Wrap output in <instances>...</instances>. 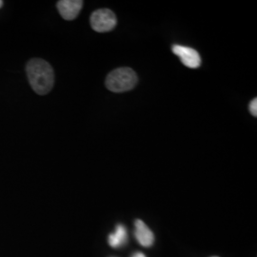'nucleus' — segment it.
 Instances as JSON below:
<instances>
[{"label": "nucleus", "mask_w": 257, "mask_h": 257, "mask_svg": "<svg viewBox=\"0 0 257 257\" xmlns=\"http://www.w3.org/2000/svg\"><path fill=\"white\" fill-rule=\"evenodd\" d=\"M135 235L140 245L143 247H151L154 244L155 236L153 231L148 228L147 225L142 220L136 221Z\"/></svg>", "instance_id": "423d86ee"}, {"label": "nucleus", "mask_w": 257, "mask_h": 257, "mask_svg": "<svg viewBox=\"0 0 257 257\" xmlns=\"http://www.w3.org/2000/svg\"><path fill=\"white\" fill-rule=\"evenodd\" d=\"M28 80L33 90L39 95H45L54 87L55 73L52 66L40 58H34L26 66Z\"/></svg>", "instance_id": "f257e3e1"}, {"label": "nucleus", "mask_w": 257, "mask_h": 257, "mask_svg": "<svg viewBox=\"0 0 257 257\" xmlns=\"http://www.w3.org/2000/svg\"><path fill=\"white\" fill-rule=\"evenodd\" d=\"M90 22L93 31L97 33H108L116 27L117 19L112 11L100 9L92 13Z\"/></svg>", "instance_id": "7ed1b4c3"}, {"label": "nucleus", "mask_w": 257, "mask_h": 257, "mask_svg": "<svg viewBox=\"0 0 257 257\" xmlns=\"http://www.w3.org/2000/svg\"><path fill=\"white\" fill-rule=\"evenodd\" d=\"M133 257H146L145 256V254L144 253H142V252H137V253H135Z\"/></svg>", "instance_id": "1a4fd4ad"}, {"label": "nucleus", "mask_w": 257, "mask_h": 257, "mask_svg": "<svg viewBox=\"0 0 257 257\" xmlns=\"http://www.w3.org/2000/svg\"><path fill=\"white\" fill-rule=\"evenodd\" d=\"M248 110L250 111V113L253 116H257V98H254L253 100H251L249 105H248Z\"/></svg>", "instance_id": "6e6552de"}, {"label": "nucleus", "mask_w": 257, "mask_h": 257, "mask_svg": "<svg viewBox=\"0 0 257 257\" xmlns=\"http://www.w3.org/2000/svg\"><path fill=\"white\" fill-rule=\"evenodd\" d=\"M212 257H218V256H212Z\"/></svg>", "instance_id": "9b49d317"}, {"label": "nucleus", "mask_w": 257, "mask_h": 257, "mask_svg": "<svg viewBox=\"0 0 257 257\" xmlns=\"http://www.w3.org/2000/svg\"><path fill=\"white\" fill-rule=\"evenodd\" d=\"M57 10L65 20H74L82 9L81 0H60L57 2Z\"/></svg>", "instance_id": "39448f33"}, {"label": "nucleus", "mask_w": 257, "mask_h": 257, "mask_svg": "<svg viewBox=\"0 0 257 257\" xmlns=\"http://www.w3.org/2000/svg\"><path fill=\"white\" fill-rule=\"evenodd\" d=\"M128 240L127 230L123 225H117L115 231L109 235V244L112 248H120Z\"/></svg>", "instance_id": "0eeeda50"}, {"label": "nucleus", "mask_w": 257, "mask_h": 257, "mask_svg": "<svg viewBox=\"0 0 257 257\" xmlns=\"http://www.w3.org/2000/svg\"><path fill=\"white\" fill-rule=\"evenodd\" d=\"M3 6V1L2 0H0V8Z\"/></svg>", "instance_id": "9d476101"}, {"label": "nucleus", "mask_w": 257, "mask_h": 257, "mask_svg": "<svg viewBox=\"0 0 257 257\" xmlns=\"http://www.w3.org/2000/svg\"><path fill=\"white\" fill-rule=\"evenodd\" d=\"M138 82V75L133 69L118 68L108 74L106 87L112 92H128L133 90Z\"/></svg>", "instance_id": "f03ea898"}, {"label": "nucleus", "mask_w": 257, "mask_h": 257, "mask_svg": "<svg viewBox=\"0 0 257 257\" xmlns=\"http://www.w3.org/2000/svg\"><path fill=\"white\" fill-rule=\"evenodd\" d=\"M172 51L176 56L179 57L182 64L188 68L196 69L201 66V56L196 50L190 47L175 44L172 47Z\"/></svg>", "instance_id": "20e7f679"}]
</instances>
